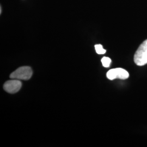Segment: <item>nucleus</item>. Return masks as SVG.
<instances>
[{"label": "nucleus", "instance_id": "2", "mask_svg": "<svg viewBox=\"0 0 147 147\" xmlns=\"http://www.w3.org/2000/svg\"><path fill=\"white\" fill-rule=\"evenodd\" d=\"M33 74L32 69L28 66L21 67L17 69L14 72L11 74L10 78L17 80H28L31 79Z\"/></svg>", "mask_w": 147, "mask_h": 147}, {"label": "nucleus", "instance_id": "1", "mask_svg": "<svg viewBox=\"0 0 147 147\" xmlns=\"http://www.w3.org/2000/svg\"><path fill=\"white\" fill-rule=\"evenodd\" d=\"M134 62L138 66L147 64V39L142 42L137 50L134 56Z\"/></svg>", "mask_w": 147, "mask_h": 147}, {"label": "nucleus", "instance_id": "3", "mask_svg": "<svg viewBox=\"0 0 147 147\" xmlns=\"http://www.w3.org/2000/svg\"><path fill=\"white\" fill-rule=\"evenodd\" d=\"M106 76L110 80H113L116 79L125 80L129 77V74L124 69H112L107 73Z\"/></svg>", "mask_w": 147, "mask_h": 147}, {"label": "nucleus", "instance_id": "4", "mask_svg": "<svg viewBox=\"0 0 147 147\" xmlns=\"http://www.w3.org/2000/svg\"><path fill=\"white\" fill-rule=\"evenodd\" d=\"M21 86L22 83L19 80L13 79L5 82L3 85V88L7 92L14 94L21 89Z\"/></svg>", "mask_w": 147, "mask_h": 147}, {"label": "nucleus", "instance_id": "5", "mask_svg": "<svg viewBox=\"0 0 147 147\" xmlns=\"http://www.w3.org/2000/svg\"><path fill=\"white\" fill-rule=\"evenodd\" d=\"M111 62V59L109 57H104L101 59L102 64L105 68H109L110 66Z\"/></svg>", "mask_w": 147, "mask_h": 147}, {"label": "nucleus", "instance_id": "6", "mask_svg": "<svg viewBox=\"0 0 147 147\" xmlns=\"http://www.w3.org/2000/svg\"><path fill=\"white\" fill-rule=\"evenodd\" d=\"M95 51L99 55H102V54H105L106 51V50L104 49L102 46L101 44H96L95 45Z\"/></svg>", "mask_w": 147, "mask_h": 147}]
</instances>
